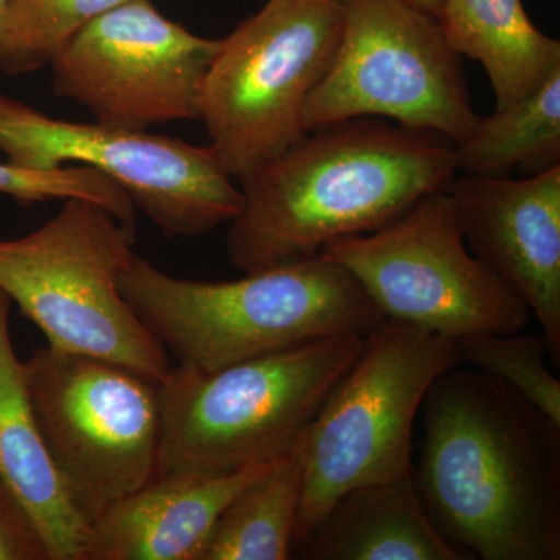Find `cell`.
Masks as SVG:
<instances>
[{"mask_svg":"<svg viewBox=\"0 0 560 560\" xmlns=\"http://www.w3.org/2000/svg\"><path fill=\"white\" fill-rule=\"evenodd\" d=\"M135 231L98 202L69 198L38 230L0 241V291L50 348L110 361L161 383L171 357L120 291L121 272L136 254Z\"/></svg>","mask_w":560,"mask_h":560,"instance_id":"5","label":"cell"},{"mask_svg":"<svg viewBox=\"0 0 560 560\" xmlns=\"http://www.w3.org/2000/svg\"><path fill=\"white\" fill-rule=\"evenodd\" d=\"M341 31V0H267L221 39L202 81L198 120L232 179L248 178L307 135L305 106Z\"/></svg>","mask_w":560,"mask_h":560,"instance_id":"7","label":"cell"},{"mask_svg":"<svg viewBox=\"0 0 560 560\" xmlns=\"http://www.w3.org/2000/svg\"><path fill=\"white\" fill-rule=\"evenodd\" d=\"M24 371L51 463L84 521L92 525L156 477L160 383L50 346Z\"/></svg>","mask_w":560,"mask_h":560,"instance_id":"8","label":"cell"},{"mask_svg":"<svg viewBox=\"0 0 560 560\" xmlns=\"http://www.w3.org/2000/svg\"><path fill=\"white\" fill-rule=\"evenodd\" d=\"M458 173L536 175L560 164V70L517 103L478 117L455 145Z\"/></svg>","mask_w":560,"mask_h":560,"instance_id":"19","label":"cell"},{"mask_svg":"<svg viewBox=\"0 0 560 560\" xmlns=\"http://www.w3.org/2000/svg\"><path fill=\"white\" fill-rule=\"evenodd\" d=\"M410 2L418 5L419 9L429 11V13L434 14V16H436L441 7V0H410Z\"/></svg>","mask_w":560,"mask_h":560,"instance_id":"24","label":"cell"},{"mask_svg":"<svg viewBox=\"0 0 560 560\" xmlns=\"http://www.w3.org/2000/svg\"><path fill=\"white\" fill-rule=\"evenodd\" d=\"M278 459L226 474L153 478L92 523L86 560H198L228 503Z\"/></svg>","mask_w":560,"mask_h":560,"instance_id":"14","label":"cell"},{"mask_svg":"<svg viewBox=\"0 0 560 560\" xmlns=\"http://www.w3.org/2000/svg\"><path fill=\"white\" fill-rule=\"evenodd\" d=\"M305 560H471L430 521L412 471L382 485L360 486L335 501L294 552Z\"/></svg>","mask_w":560,"mask_h":560,"instance_id":"16","label":"cell"},{"mask_svg":"<svg viewBox=\"0 0 560 560\" xmlns=\"http://www.w3.org/2000/svg\"><path fill=\"white\" fill-rule=\"evenodd\" d=\"M460 364L456 340L386 318L305 431L294 552L335 501L412 471V433L427 390Z\"/></svg>","mask_w":560,"mask_h":560,"instance_id":"6","label":"cell"},{"mask_svg":"<svg viewBox=\"0 0 560 560\" xmlns=\"http://www.w3.org/2000/svg\"><path fill=\"white\" fill-rule=\"evenodd\" d=\"M304 436L228 503L198 560H289L304 489Z\"/></svg>","mask_w":560,"mask_h":560,"instance_id":"18","label":"cell"},{"mask_svg":"<svg viewBox=\"0 0 560 560\" xmlns=\"http://www.w3.org/2000/svg\"><path fill=\"white\" fill-rule=\"evenodd\" d=\"M420 410L412 481L442 536L471 560H559L560 423L463 363Z\"/></svg>","mask_w":560,"mask_h":560,"instance_id":"1","label":"cell"},{"mask_svg":"<svg viewBox=\"0 0 560 560\" xmlns=\"http://www.w3.org/2000/svg\"><path fill=\"white\" fill-rule=\"evenodd\" d=\"M11 301L0 291V481L38 528L49 560H86L91 525L70 500L33 411L24 363L10 334Z\"/></svg>","mask_w":560,"mask_h":560,"instance_id":"15","label":"cell"},{"mask_svg":"<svg viewBox=\"0 0 560 560\" xmlns=\"http://www.w3.org/2000/svg\"><path fill=\"white\" fill-rule=\"evenodd\" d=\"M128 0H7L0 70L20 77L47 68L95 18Z\"/></svg>","mask_w":560,"mask_h":560,"instance_id":"20","label":"cell"},{"mask_svg":"<svg viewBox=\"0 0 560 560\" xmlns=\"http://www.w3.org/2000/svg\"><path fill=\"white\" fill-rule=\"evenodd\" d=\"M448 191L467 246L539 320L560 370V164L523 178L460 173Z\"/></svg>","mask_w":560,"mask_h":560,"instance_id":"13","label":"cell"},{"mask_svg":"<svg viewBox=\"0 0 560 560\" xmlns=\"http://www.w3.org/2000/svg\"><path fill=\"white\" fill-rule=\"evenodd\" d=\"M120 291L167 355L201 372L341 335L366 337L386 319L350 272L320 256L213 282L176 278L135 254Z\"/></svg>","mask_w":560,"mask_h":560,"instance_id":"3","label":"cell"},{"mask_svg":"<svg viewBox=\"0 0 560 560\" xmlns=\"http://www.w3.org/2000/svg\"><path fill=\"white\" fill-rule=\"evenodd\" d=\"M0 195L25 206L84 198L98 202L125 223L136 226V208L130 195L116 180L91 167L70 165L54 171H32L0 161Z\"/></svg>","mask_w":560,"mask_h":560,"instance_id":"22","label":"cell"},{"mask_svg":"<svg viewBox=\"0 0 560 560\" xmlns=\"http://www.w3.org/2000/svg\"><path fill=\"white\" fill-rule=\"evenodd\" d=\"M0 151L32 171L91 167L116 180L167 237L195 238L230 224L242 190L209 147L98 121L57 119L0 95Z\"/></svg>","mask_w":560,"mask_h":560,"instance_id":"11","label":"cell"},{"mask_svg":"<svg viewBox=\"0 0 560 560\" xmlns=\"http://www.w3.org/2000/svg\"><path fill=\"white\" fill-rule=\"evenodd\" d=\"M363 341L361 335H341L213 372L172 364L160 383L156 477L226 474L285 455Z\"/></svg>","mask_w":560,"mask_h":560,"instance_id":"4","label":"cell"},{"mask_svg":"<svg viewBox=\"0 0 560 560\" xmlns=\"http://www.w3.org/2000/svg\"><path fill=\"white\" fill-rule=\"evenodd\" d=\"M7 0H0V18H2L3 10H5Z\"/></svg>","mask_w":560,"mask_h":560,"instance_id":"25","label":"cell"},{"mask_svg":"<svg viewBox=\"0 0 560 560\" xmlns=\"http://www.w3.org/2000/svg\"><path fill=\"white\" fill-rule=\"evenodd\" d=\"M220 46L150 0H128L95 18L51 61V88L120 130L198 120L202 81Z\"/></svg>","mask_w":560,"mask_h":560,"instance_id":"12","label":"cell"},{"mask_svg":"<svg viewBox=\"0 0 560 560\" xmlns=\"http://www.w3.org/2000/svg\"><path fill=\"white\" fill-rule=\"evenodd\" d=\"M456 175L455 143L438 132L372 117L316 128L238 183L228 259L241 272L312 259L337 238L381 230Z\"/></svg>","mask_w":560,"mask_h":560,"instance_id":"2","label":"cell"},{"mask_svg":"<svg viewBox=\"0 0 560 560\" xmlns=\"http://www.w3.org/2000/svg\"><path fill=\"white\" fill-rule=\"evenodd\" d=\"M385 318L451 340L528 329L533 315L467 246L448 189L433 191L368 234L327 243Z\"/></svg>","mask_w":560,"mask_h":560,"instance_id":"9","label":"cell"},{"mask_svg":"<svg viewBox=\"0 0 560 560\" xmlns=\"http://www.w3.org/2000/svg\"><path fill=\"white\" fill-rule=\"evenodd\" d=\"M460 363L500 378L560 423V382L547 366V340L541 331H511L460 338Z\"/></svg>","mask_w":560,"mask_h":560,"instance_id":"21","label":"cell"},{"mask_svg":"<svg viewBox=\"0 0 560 560\" xmlns=\"http://www.w3.org/2000/svg\"><path fill=\"white\" fill-rule=\"evenodd\" d=\"M0 560H49L31 515L0 481Z\"/></svg>","mask_w":560,"mask_h":560,"instance_id":"23","label":"cell"},{"mask_svg":"<svg viewBox=\"0 0 560 560\" xmlns=\"http://www.w3.org/2000/svg\"><path fill=\"white\" fill-rule=\"evenodd\" d=\"M442 32L459 57L481 62L497 108L523 101L560 70V43L545 35L523 0H441Z\"/></svg>","mask_w":560,"mask_h":560,"instance_id":"17","label":"cell"},{"mask_svg":"<svg viewBox=\"0 0 560 560\" xmlns=\"http://www.w3.org/2000/svg\"><path fill=\"white\" fill-rule=\"evenodd\" d=\"M341 3L340 43L305 106L307 130L372 117L466 139L480 116L438 18L410 0Z\"/></svg>","mask_w":560,"mask_h":560,"instance_id":"10","label":"cell"}]
</instances>
